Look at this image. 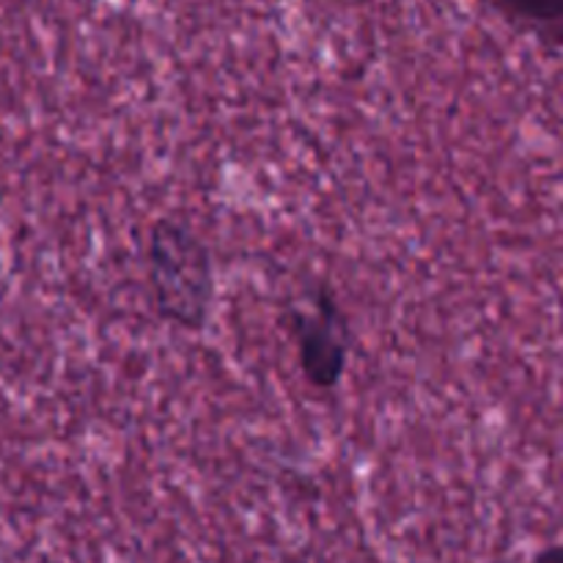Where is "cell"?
Returning <instances> with one entry per match:
<instances>
[{"label":"cell","instance_id":"6da1fadb","mask_svg":"<svg viewBox=\"0 0 563 563\" xmlns=\"http://www.w3.org/2000/svg\"><path fill=\"white\" fill-rule=\"evenodd\" d=\"M146 269L157 317L181 330H203L214 302V262L207 242L185 220H154Z\"/></svg>","mask_w":563,"mask_h":563},{"label":"cell","instance_id":"7a4b0ae2","mask_svg":"<svg viewBox=\"0 0 563 563\" xmlns=\"http://www.w3.org/2000/svg\"><path fill=\"white\" fill-rule=\"evenodd\" d=\"M286 330L297 346L302 377L317 390L339 388L352 355V328L328 284H313L286 306Z\"/></svg>","mask_w":563,"mask_h":563},{"label":"cell","instance_id":"3957f363","mask_svg":"<svg viewBox=\"0 0 563 563\" xmlns=\"http://www.w3.org/2000/svg\"><path fill=\"white\" fill-rule=\"evenodd\" d=\"M493 3L511 20L526 22L563 44V0H493Z\"/></svg>","mask_w":563,"mask_h":563},{"label":"cell","instance_id":"277c9868","mask_svg":"<svg viewBox=\"0 0 563 563\" xmlns=\"http://www.w3.org/2000/svg\"><path fill=\"white\" fill-rule=\"evenodd\" d=\"M531 563H563V544H550L542 553L533 555Z\"/></svg>","mask_w":563,"mask_h":563}]
</instances>
